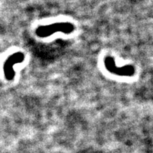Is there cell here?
<instances>
[{
    "mask_svg": "<svg viewBox=\"0 0 153 153\" xmlns=\"http://www.w3.org/2000/svg\"><path fill=\"white\" fill-rule=\"evenodd\" d=\"M104 65L106 70L111 73L118 76H133L135 73V68L133 65H128L118 67L114 57L111 56H107L104 59Z\"/></svg>",
    "mask_w": 153,
    "mask_h": 153,
    "instance_id": "cell-2",
    "label": "cell"
},
{
    "mask_svg": "<svg viewBox=\"0 0 153 153\" xmlns=\"http://www.w3.org/2000/svg\"><path fill=\"white\" fill-rule=\"evenodd\" d=\"M25 57L24 53L22 52H17L10 55L4 64V73L5 78L8 81L14 79L15 72L14 65L18 63L22 62L24 60Z\"/></svg>",
    "mask_w": 153,
    "mask_h": 153,
    "instance_id": "cell-3",
    "label": "cell"
},
{
    "mask_svg": "<svg viewBox=\"0 0 153 153\" xmlns=\"http://www.w3.org/2000/svg\"><path fill=\"white\" fill-rule=\"evenodd\" d=\"M74 30V25L69 22H58L55 24L42 26L38 27L36 30L38 36L41 38H46L53 33L62 32L63 33L70 34Z\"/></svg>",
    "mask_w": 153,
    "mask_h": 153,
    "instance_id": "cell-1",
    "label": "cell"
}]
</instances>
